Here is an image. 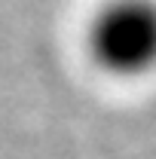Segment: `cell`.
Here are the masks:
<instances>
[{"instance_id":"1","label":"cell","mask_w":156,"mask_h":159,"mask_svg":"<svg viewBox=\"0 0 156 159\" xmlns=\"http://www.w3.org/2000/svg\"><path fill=\"white\" fill-rule=\"evenodd\" d=\"M83 46L98 74L147 80L156 74V0H101L83 31Z\"/></svg>"}]
</instances>
